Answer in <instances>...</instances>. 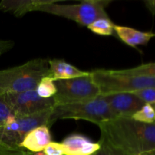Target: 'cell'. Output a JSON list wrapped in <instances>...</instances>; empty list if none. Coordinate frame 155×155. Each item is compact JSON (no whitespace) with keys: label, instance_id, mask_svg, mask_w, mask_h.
<instances>
[{"label":"cell","instance_id":"8992f818","mask_svg":"<svg viewBox=\"0 0 155 155\" xmlns=\"http://www.w3.org/2000/svg\"><path fill=\"white\" fill-rule=\"evenodd\" d=\"M52 109L30 116L16 117L13 115L10 117L5 124L0 127V145L7 148H18L26 135L31 130L42 126L49 127Z\"/></svg>","mask_w":155,"mask_h":155},{"label":"cell","instance_id":"277c9868","mask_svg":"<svg viewBox=\"0 0 155 155\" xmlns=\"http://www.w3.org/2000/svg\"><path fill=\"white\" fill-rule=\"evenodd\" d=\"M90 74L101 95L155 89V77L128 75L121 74L118 70H94Z\"/></svg>","mask_w":155,"mask_h":155},{"label":"cell","instance_id":"2e32d148","mask_svg":"<svg viewBox=\"0 0 155 155\" xmlns=\"http://www.w3.org/2000/svg\"><path fill=\"white\" fill-rule=\"evenodd\" d=\"M36 91L41 98H51L57 92V88L54 83V80L51 77H44L39 83Z\"/></svg>","mask_w":155,"mask_h":155},{"label":"cell","instance_id":"4316f807","mask_svg":"<svg viewBox=\"0 0 155 155\" xmlns=\"http://www.w3.org/2000/svg\"><path fill=\"white\" fill-rule=\"evenodd\" d=\"M32 155H45V153L43 152V151H40V152H37V153H34Z\"/></svg>","mask_w":155,"mask_h":155},{"label":"cell","instance_id":"6da1fadb","mask_svg":"<svg viewBox=\"0 0 155 155\" xmlns=\"http://www.w3.org/2000/svg\"><path fill=\"white\" fill-rule=\"evenodd\" d=\"M100 141L130 155L155 149V124L138 122L131 117H117L98 125Z\"/></svg>","mask_w":155,"mask_h":155},{"label":"cell","instance_id":"5bb4252c","mask_svg":"<svg viewBox=\"0 0 155 155\" xmlns=\"http://www.w3.org/2000/svg\"><path fill=\"white\" fill-rule=\"evenodd\" d=\"M41 0H3L0 2V12H10L21 17L30 12H36Z\"/></svg>","mask_w":155,"mask_h":155},{"label":"cell","instance_id":"d6986e66","mask_svg":"<svg viewBox=\"0 0 155 155\" xmlns=\"http://www.w3.org/2000/svg\"><path fill=\"white\" fill-rule=\"evenodd\" d=\"M12 110L9 107L4 95H0V127L5 124L10 117L13 116Z\"/></svg>","mask_w":155,"mask_h":155},{"label":"cell","instance_id":"ffe728a7","mask_svg":"<svg viewBox=\"0 0 155 155\" xmlns=\"http://www.w3.org/2000/svg\"><path fill=\"white\" fill-rule=\"evenodd\" d=\"M99 143L101 145L100 149L93 155H130L114 148L105 142L99 141Z\"/></svg>","mask_w":155,"mask_h":155},{"label":"cell","instance_id":"9c48e42d","mask_svg":"<svg viewBox=\"0 0 155 155\" xmlns=\"http://www.w3.org/2000/svg\"><path fill=\"white\" fill-rule=\"evenodd\" d=\"M102 96L110 107L114 119L132 117L145 104L133 92H118Z\"/></svg>","mask_w":155,"mask_h":155},{"label":"cell","instance_id":"7a4b0ae2","mask_svg":"<svg viewBox=\"0 0 155 155\" xmlns=\"http://www.w3.org/2000/svg\"><path fill=\"white\" fill-rule=\"evenodd\" d=\"M49 59L36 58L0 71V95L36 90L42 78L51 77Z\"/></svg>","mask_w":155,"mask_h":155},{"label":"cell","instance_id":"52a82bcc","mask_svg":"<svg viewBox=\"0 0 155 155\" xmlns=\"http://www.w3.org/2000/svg\"><path fill=\"white\" fill-rule=\"evenodd\" d=\"M57 92L53 96L55 105L74 104L94 99L101 95L90 72L80 77L54 80Z\"/></svg>","mask_w":155,"mask_h":155},{"label":"cell","instance_id":"d4e9b609","mask_svg":"<svg viewBox=\"0 0 155 155\" xmlns=\"http://www.w3.org/2000/svg\"><path fill=\"white\" fill-rule=\"evenodd\" d=\"M145 4L149 12L155 15V0H147L145 1Z\"/></svg>","mask_w":155,"mask_h":155},{"label":"cell","instance_id":"f1b7e54d","mask_svg":"<svg viewBox=\"0 0 155 155\" xmlns=\"http://www.w3.org/2000/svg\"><path fill=\"white\" fill-rule=\"evenodd\" d=\"M1 147H2V146H1V145H0V148H1Z\"/></svg>","mask_w":155,"mask_h":155},{"label":"cell","instance_id":"83f0119b","mask_svg":"<svg viewBox=\"0 0 155 155\" xmlns=\"http://www.w3.org/2000/svg\"><path fill=\"white\" fill-rule=\"evenodd\" d=\"M152 105H153V106H154V108H155V103H154V104H152Z\"/></svg>","mask_w":155,"mask_h":155},{"label":"cell","instance_id":"cb8c5ba5","mask_svg":"<svg viewBox=\"0 0 155 155\" xmlns=\"http://www.w3.org/2000/svg\"><path fill=\"white\" fill-rule=\"evenodd\" d=\"M13 45L14 42L12 41L0 40V56L12 49Z\"/></svg>","mask_w":155,"mask_h":155},{"label":"cell","instance_id":"7402d4cb","mask_svg":"<svg viewBox=\"0 0 155 155\" xmlns=\"http://www.w3.org/2000/svg\"><path fill=\"white\" fill-rule=\"evenodd\" d=\"M43 152L45 155H64V148L61 143L52 142L48 144Z\"/></svg>","mask_w":155,"mask_h":155},{"label":"cell","instance_id":"44dd1931","mask_svg":"<svg viewBox=\"0 0 155 155\" xmlns=\"http://www.w3.org/2000/svg\"><path fill=\"white\" fill-rule=\"evenodd\" d=\"M145 103L153 104L155 103V89H147L133 92Z\"/></svg>","mask_w":155,"mask_h":155},{"label":"cell","instance_id":"3957f363","mask_svg":"<svg viewBox=\"0 0 155 155\" xmlns=\"http://www.w3.org/2000/svg\"><path fill=\"white\" fill-rule=\"evenodd\" d=\"M110 2L109 0H84L75 5H60L52 0H41L36 12L62 17L88 27L98 18H108L105 8Z\"/></svg>","mask_w":155,"mask_h":155},{"label":"cell","instance_id":"8fae6325","mask_svg":"<svg viewBox=\"0 0 155 155\" xmlns=\"http://www.w3.org/2000/svg\"><path fill=\"white\" fill-rule=\"evenodd\" d=\"M51 142L49 127H39L26 135L20 147L33 153L43 151L45 147Z\"/></svg>","mask_w":155,"mask_h":155},{"label":"cell","instance_id":"e0dca14e","mask_svg":"<svg viewBox=\"0 0 155 155\" xmlns=\"http://www.w3.org/2000/svg\"><path fill=\"white\" fill-rule=\"evenodd\" d=\"M131 118L138 122L154 124H155V108L152 104L145 103L142 108L135 113Z\"/></svg>","mask_w":155,"mask_h":155},{"label":"cell","instance_id":"30bf717a","mask_svg":"<svg viewBox=\"0 0 155 155\" xmlns=\"http://www.w3.org/2000/svg\"><path fill=\"white\" fill-rule=\"evenodd\" d=\"M61 145L64 155H92L100 149L99 142H93L81 134H71L65 138Z\"/></svg>","mask_w":155,"mask_h":155},{"label":"cell","instance_id":"484cf974","mask_svg":"<svg viewBox=\"0 0 155 155\" xmlns=\"http://www.w3.org/2000/svg\"><path fill=\"white\" fill-rule=\"evenodd\" d=\"M138 155H155V149L151 150V151H145V152L140 153V154Z\"/></svg>","mask_w":155,"mask_h":155},{"label":"cell","instance_id":"4fadbf2b","mask_svg":"<svg viewBox=\"0 0 155 155\" xmlns=\"http://www.w3.org/2000/svg\"><path fill=\"white\" fill-rule=\"evenodd\" d=\"M48 64L51 77L54 80H69L82 77L88 74L86 71H80L74 65L61 59H51Z\"/></svg>","mask_w":155,"mask_h":155},{"label":"cell","instance_id":"603a6c76","mask_svg":"<svg viewBox=\"0 0 155 155\" xmlns=\"http://www.w3.org/2000/svg\"><path fill=\"white\" fill-rule=\"evenodd\" d=\"M26 149L18 147V148H1L0 155H32L30 153L25 151Z\"/></svg>","mask_w":155,"mask_h":155},{"label":"cell","instance_id":"ac0fdd59","mask_svg":"<svg viewBox=\"0 0 155 155\" xmlns=\"http://www.w3.org/2000/svg\"><path fill=\"white\" fill-rule=\"evenodd\" d=\"M121 74L135 76H145L155 77V63H148L139 65L133 68L124 70H118Z\"/></svg>","mask_w":155,"mask_h":155},{"label":"cell","instance_id":"f546056e","mask_svg":"<svg viewBox=\"0 0 155 155\" xmlns=\"http://www.w3.org/2000/svg\"><path fill=\"white\" fill-rule=\"evenodd\" d=\"M92 155H93V154H92Z\"/></svg>","mask_w":155,"mask_h":155},{"label":"cell","instance_id":"ba28073f","mask_svg":"<svg viewBox=\"0 0 155 155\" xmlns=\"http://www.w3.org/2000/svg\"><path fill=\"white\" fill-rule=\"evenodd\" d=\"M5 98L16 117L30 116L54 107L53 97L43 98L39 96L36 90L5 94Z\"/></svg>","mask_w":155,"mask_h":155},{"label":"cell","instance_id":"7c38bea8","mask_svg":"<svg viewBox=\"0 0 155 155\" xmlns=\"http://www.w3.org/2000/svg\"><path fill=\"white\" fill-rule=\"evenodd\" d=\"M114 32L123 42L131 47L147 45L155 36L152 32H142L132 27L119 25H114Z\"/></svg>","mask_w":155,"mask_h":155},{"label":"cell","instance_id":"5b68a950","mask_svg":"<svg viewBox=\"0 0 155 155\" xmlns=\"http://www.w3.org/2000/svg\"><path fill=\"white\" fill-rule=\"evenodd\" d=\"M84 120L96 125L114 119L108 104L102 95L74 104L54 105L49 119V127L58 120Z\"/></svg>","mask_w":155,"mask_h":155},{"label":"cell","instance_id":"9a60e30c","mask_svg":"<svg viewBox=\"0 0 155 155\" xmlns=\"http://www.w3.org/2000/svg\"><path fill=\"white\" fill-rule=\"evenodd\" d=\"M114 25L110 18H101L88 26L89 30L101 36H111L114 33Z\"/></svg>","mask_w":155,"mask_h":155}]
</instances>
